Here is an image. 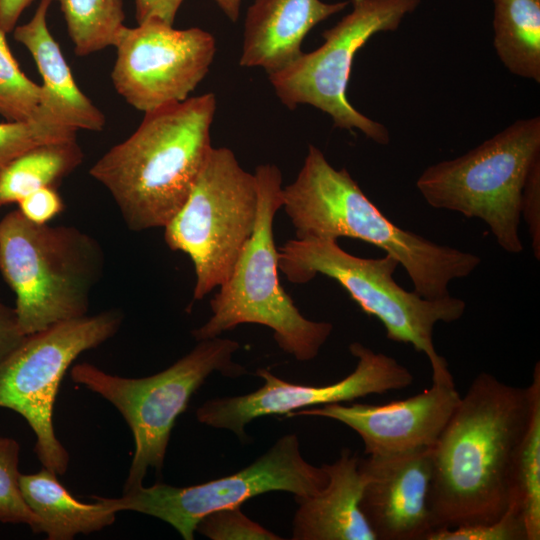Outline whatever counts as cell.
<instances>
[{
  "mask_svg": "<svg viewBox=\"0 0 540 540\" xmlns=\"http://www.w3.org/2000/svg\"><path fill=\"white\" fill-rule=\"evenodd\" d=\"M184 0H135L137 23L158 19L173 25L177 11Z\"/></svg>",
  "mask_w": 540,
  "mask_h": 540,
  "instance_id": "cell-32",
  "label": "cell"
},
{
  "mask_svg": "<svg viewBox=\"0 0 540 540\" xmlns=\"http://www.w3.org/2000/svg\"><path fill=\"white\" fill-rule=\"evenodd\" d=\"M352 10L322 33L323 44L302 53L293 63L268 75L280 101L289 109L311 105L328 114L337 128L359 130L370 140L386 145L385 125L355 109L346 92L354 57L375 34L398 29L421 0H350Z\"/></svg>",
  "mask_w": 540,
  "mask_h": 540,
  "instance_id": "cell-11",
  "label": "cell"
},
{
  "mask_svg": "<svg viewBox=\"0 0 540 540\" xmlns=\"http://www.w3.org/2000/svg\"><path fill=\"white\" fill-rule=\"evenodd\" d=\"M540 159V117L519 119L465 154L427 167L416 181L433 208L478 218L510 254L519 234L523 188Z\"/></svg>",
  "mask_w": 540,
  "mask_h": 540,
  "instance_id": "cell-7",
  "label": "cell"
},
{
  "mask_svg": "<svg viewBox=\"0 0 540 540\" xmlns=\"http://www.w3.org/2000/svg\"><path fill=\"white\" fill-rule=\"evenodd\" d=\"M77 130L41 113L27 121L0 123V173L17 156L46 142L76 139Z\"/></svg>",
  "mask_w": 540,
  "mask_h": 540,
  "instance_id": "cell-26",
  "label": "cell"
},
{
  "mask_svg": "<svg viewBox=\"0 0 540 540\" xmlns=\"http://www.w3.org/2000/svg\"><path fill=\"white\" fill-rule=\"evenodd\" d=\"M426 540H528L522 512L511 500L506 512L496 521L442 528Z\"/></svg>",
  "mask_w": 540,
  "mask_h": 540,
  "instance_id": "cell-28",
  "label": "cell"
},
{
  "mask_svg": "<svg viewBox=\"0 0 540 540\" xmlns=\"http://www.w3.org/2000/svg\"><path fill=\"white\" fill-rule=\"evenodd\" d=\"M350 1L254 0L248 8L239 65L259 67L268 75L293 63L303 52L306 35L344 10Z\"/></svg>",
  "mask_w": 540,
  "mask_h": 540,
  "instance_id": "cell-17",
  "label": "cell"
},
{
  "mask_svg": "<svg viewBox=\"0 0 540 540\" xmlns=\"http://www.w3.org/2000/svg\"><path fill=\"white\" fill-rule=\"evenodd\" d=\"M461 396L454 380L432 382L429 389L384 405L325 404L290 412L287 416H318L354 430L367 456H388L432 448Z\"/></svg>",
  "mask_w": 540,
  "mask_h": 540,
  "instance_id": "cell-15",
  "label": "cell"
},
{
  "mask_svg": "<svg viewBox=\"0 0 540 540\" xmlns=\"http://www.w3.org/2000/svg\"><path fill=\"white\" fill-rule=\"evenodd\" d=\"M530 410L529 387L486 372L474 378L431 450L434 530L493 522L506 512Z\"/></svg>",
  "mask_w": 540,
  "mask_h": 540,
  "instance_id": "cell-1",
  "label": "cell"
},
{
  "mask_svg": "<svg viewBox=\"0 0 540 540\" xmlns=\"http://www.w3.org/2000/svg\"><path fill=\"white\" fill-rule=\"evenodd\" d=\"M258 210L253 234L230 276L211 299L212 316L192 331L197 341L218 337L241 324L273 330L278 346L298 361H310L329 338L333 325L305 318L283 289L273 223L282 208V174L274 164L259 165Z\"/></svg>",
  "mask_w": 540,
  "mask_h": 540,
  "instance_id": "cell-6",
  "label": "cell"
},
{
  "mask_svg": "<svg viewBox=\"0 0 540 540\" xmlns=\"http://www.w3.org/2000/svg\"><path fill=\"white\" fill-rule=\"evenodd\" d=\"M25 338L20 331L15 309L0 301V362Z\"/></svg>",
  "mask_w": 540,
  "mask_h": 540,
  "instance_id": "cell-33",
  "label": "cell"
},
{
  "mask_svg": "<svg viewBox=\"0 0 540 540\" xmlns=\"http://www.w3.org/2000/svg\"><path fill=\"white\" fill-rule=\"evenodd\" d=\"M521 217L524 218L531 237L534 257L540 260V159L527 176L521 203Z\"/></svg>",
  "mask_w": 540,
  "mask_h": 540,
  "instance_id": "cell-30",
  "label": "cell"
},
{
  "mask_svg": "<svg viewBox=\"0 0 540 540\" xmlns=\"http://www.w3.org/2000/svg\"><path fill=\"white\" fill-rule=\"evenodd\" d=\"M78 56L113 46L124 25L122 0H57Z\"/></svg>",
  "mask_w": 540,
  "mask_h": 540,
  "instance_id": "cell-24",
  "label": "cell"
},
{
  "mask_svg": "<svg viewBox=\"0 0 540 540\" xmlns=\"http://www.w3.org/2000/svg\"><path fill=\"white\" fill-rule=\"evenodd\" d=\"M328 481L324 469L307 462L296 434L279 438L262 456L234 474L205 483L176 487L156 483L123 492L119 498L103 497L117 512L134 511L170 524L185 540H193L198 522L223 508L240 507L266 492L285 491L295 499L322 490Z\"/></svg>",
  "mask_w": 540,
  "mask_h": 540,
  "instance_id": "cell-12",
  "label": "cell"
},
{
  "mask_svg": "<svg viewBox=\"0 0 540 540\" xmlns=\"http://www.w3.org/2000/svg\"><path fill=\"white\" fill-rule=\"evenodd\" d=\"M104 264L100 243L77 227L35 224L18 209L0 220V273L25 336L87 315Z\"/></svg>",
  "mask_w": 540,
  "mask_h": 540,
  "instance_id": "cell-4",
  "label": "cell"
},
{
  "mask_svg": "<svg viewBox=\"0 0 540 540\" xmlns=\"http://www.w3.org/2000/svg\"><path fill=\"white\" fill-rule=\"evenodd\" d=\"M0 438H1V436H0Z\"/></svg>",
  "mask_w": 540,
  "mask_h": 540,
  "instance_id": "cell-36",
  "label": "cell"
},
{
  "mask_svg": "<svg viewBox=\"0 0 540 540\" xmlns=\"http://www.w3.org/2000/svg\"><path fill=\"white\" fill-rule=\"evenodd\" d=\"M52 2L40 0L30 21L13 30L15 40L30 52L42 78L38 112L77 131L100 132L106 123L105 115L80 90L49 31L47 13Z\"/></svg>",
  "mask_w": 540,
  "mask_h": 540,
  "instance_id": "cell-19",
  "label": "cell"
},
{
  "mask_svg": "<svg viewBox=\"0 0 540 540\" xmlns=\"http://www.w3.org/2000/svg\"><path fill=\"white\" fill-rule=\"evenodd\" d=\"M19 485L48 540H71L78 534L102 530L114 523L118 513L101 496H91L95 503L77 500L46 467L34 474H20Z\"/></svg>",
  "mask_w": 540,
  "mask_h": 540,
  "instance_id": "cell-20",
  "label": "cell"
},
{
  "mask_svg": "<svg viewBox=\"0 0 540 540\" xmlns=\"http://www.w3.org/2000/svg\"><path fill=\"white\" fill-rule=\"evenodd\" d=\"M83 158L76 139L46 142L28 149L0 173V207L18 203L38 189L55 187Z\"/></svg>",
  "mask_w": 540,
  "mask_h": 540,
  "instance_id": "cell-22",
  "label": "cell"
},
{
  "mask_svg": "<svg viewBox=\"0 0 540 540\" xmlns=\"http://www.w3.org/2000/svg\"><path fill=\"white\" fill-rule=\"evenodd\" d=\"M360 457L349 448L339 458L323 464L326 486L315 495L295 499L294 540H376L361 508L366 478L359 468Z\"/></svg>",
  "mask_w": 540,
  "mask_h": 540,
  "instance_id": "cell-18",
  "label": "cell"
},
{
  "mask_svg": "<svg viewBox=\"0 0 540 540\" xmlns=\"http://www.w3.org/2000/svg\"><path fill=\"white\" fill-rule=\"evenodd\" d=\"M239 348L219 336L201 340L170 367L142 378L112 375L86 362L71 368V379L112 403L131 429L135 450L123 492L142 486L149 468L161 472L176 419L213 372L233 378L247 372L233 361Z\"/></svg>",
  "mask_w": 540,
  "mask_h": 540,
  "instance_id": "cell-8",
  "label": "cell"
},
{
  "mask_svg": "<svg viewBox=\"0 0 540 540\" xmlns=\"http://www.w3.org/2000/svg\"><path fill=\"white\" fill-rule=\"evenodd\" d=\"M113 46L111 78L117 93L144 113L189 98L209 71L214 36L198 27L175 29L158 19L123 25Z\"/></svg>",
  "mask_w": 540,
  "mask_h": 540,
  "instance_id": "cell-13",
  "label": "cell"
},
{
  "mask_svg": "<svg viewBox=\"0 0 540 540\" xmlns=\"http://www.w3.org/2000/svg\"><path fill=\"white\" fill-rule=\"evenodd\" d=\"M529 385L531 410L513 466L512 499L517 502L528 540L540 539V363Z\"/></svg>",
  "mask_w": 540,
  "mask_h": 540,
  "instance_id": "cell-23",
  "label": "cell"
},
{
  "mask_svg": "<svg viewBox=\"0 0 540 540\" xmlns=\"http://www.w3.org/2000/svg\"><path fill=\"white\" fill-rule=\"evenodd\" d=\"M432 448L359 459L366 478L360 508L376 540H426Z\"/></svg>",
  "mask_w": 540,
  "mask_h": 540,
  "instance_id": "cell-16",
  "label": "cell"
},
{
  "mask_svg": "<svg viewBox=\"0 0 540 540\" xmlns=\"http://www.w3.org/2000/svg\"><path fill=\"white\" fill-rule=\"evenodd\" d=\"M257 210L255 175L231 149L213 147L185 203L164 227L167 246L194 265V300L228 279L253 234Z\"/></svg>",
  "mask_w": 540,
  "mask_h": 540,
  "instance_id": "cell-9",
  "label": "cell"
},
{
  "mask_svg": "<svg viewBox=\"0 0 540 540\" xmlns=\"http://www.w3.org/2000/svg\"><path fill=\"white\" fill-rule=\"evenodd\" d=\"M282 208L296 239H358L393 256L414 291L428 299L450 295L455 279L469 276L479 256L437 244L397 226L365 195L346 168L335 169L310 144L296 179L282 188Z\"/></svg>",
  "mask_w": 540,
  "mask_h": 540,
  "instance_id": "cell-3",
  "label": "cell"
},
{
  "mask_svg": "<svg viewBox=\"0 0 540 540\" xmlns=\"http://www.w3.org/2000/svg\"><path fill=\"white\" fill-rule=\"evenodd\" d=\"M20 445L12 438H0V522L26 524L41 533L39 517L26 503L19 485Z\"/></svg>",
  "mask_w": 540,
  "mask_h": 540,
  "instance_id": "cell-27",
  "label": "cell"
},
{
  "mask_svg": "<svg viewBox=\"0 0 540 540\" xmlns=\"http://www.w3.org/2000/svg\"><path fill=\"white\" fill-rule=\"evenodd\" d=\"M18 210L29 221L35 224H48L64 209V203L55 187L38 189L18 203Z\"/></svg>",
  "mask_w": 540,
  "mask_h": 540,
  "instance_id": "cell-31",
  "label": "cell"
},
{
  "mask_svg": "<svg viewBox=\"0 0 540 540\" xmlns=\"http://www.w3.org/2000/svg\"><path fill=\"white\" fill-rule=\"evenodd\" d=\"M213 93L144 113L138 128L90 168L127 227L164 228L188 198L212 150Z\"/></svg>",
  "mask_w": 540,
  "mask_h": 540,
  "instance_id": "cell-2",
  "label": "cell"
},
{
  "mask_svg": "<svg viewBox=\"0 0 540 540\" xmlns=\"http://www.w3.org/2000/svg\"><path fill=\"white\" fill-rule=\"evenodd\" d=\"M34 0H0V29L9 33L16 27L23 11Z\"/></svg>",
  "mask_w": 540,
  "mask_h": 540,
  "instance_id": "cell-34",
  "label": "cell"
},
{
  "mask_svg": "<svg viewBox=\"0 0 540 540\" xmlns=\"http://www.w3.org/2000/svg\"><path fill=\"white\" fill-rule=\"evenodd\" d=\"M196 531L212 540H281L259 523L247 517L240 507L213 511L198 522Z\"/></svg>",
  "mask_w": 540,
  "mask_h": 540,
  "instance_id": "cell-29",
  "label": "cell"
},
{
  "mask_svg": "<svg viewBox=\"0 0 540 540\" xmlns=\"http://www.w3.org/2000/svg\"><path fill=\"white\" fill-rule=\"evenodd\" d=\"M398 266L387 253L380 258L357 257L330 239L295 238L278 248V268L290 282L304 284L318 274L335 280L363 312L383 324L389 340L411 344L425 354L432 382L453 380L446 359L434 346V327L459 320L466 303L451 295L428 299L405 290L393 276Z\"/></svg>",
  "mask_w": 540,
  "mask_h": 540,
  "instance_id": "cell-5",
  "label": "cell"
},
{
  "mask_svg": "<svg viewBox=\"0 0 540 540\" xmlns=\"http://www.w3.org/2000/svg\"><path fill=\"white\" fill-rule=\"evenodd\" d=\"M493 45L506 69L540 83V0H493Z\"/></svg>",
  "mask_w": 540,
  "mask_h": 540,
  "instance_id": "cell-21",
  "label": "cell"
},
{
  "mask_svg": "<svg viewBox=\"0 0 540 540\" xmlns=\"http://www.w3.org/2000/svg\"><path fill=\"white\" fill-rule=\"evenodd\" d=\"M222 12L232 22L237 21L240 15V7L242 0H214Z\"/></svg>",
  "mask_w": 540,
  "mask_h": 540,
  "instance_id": "cell-35",
  "label": "cell"
},
{
  "mask_svg": "<svg viewBox=\"0 0 540 540\" xmlns=\"http://www.w3.org/2000/svg\"><path fill=\"white\" fill-rule=\"evenodd\" d=\"M124 316L110 309L56 323L23 341L0 362V408L20 414L36 436L43 467L63 475L69 453L55 434L53 409L61 381L76 358L112 338Z\"/></svg>",
  "mask_w": 540,
  "mask_h": 540,
  "instance_id": "cell-10",
  "label": "cell"
},
{
  "mask_svg": "<svg viewBox=\"0 0 540 540\" xmlns=\"http://www.w3.org/2000/svg\"><path fill=\"white\" fill-rule=\"evenodd\" d=\"M349 351L357 364L354 371L340 381L323 386L301 385L259 368L256 375L264 380L259 389L245 395L207 400L196 410V418L207 426L230 430L244 441L245 426L256 418L287 416L295 410L384 394L412 384L410 370L393 357L375 352L360 342L351 343Z\"/></svg>",
  "mask_w": 540,
  "mask_h": 540,
  "instance_id": "cell-14",
  "label": "cell"
},
{
  "mask_svg": "<svg viewBox=\"0 0 540 540\" xmlns=\"http://www.w3.org/2000/svg\"><path fill=\"white\" fill-rule=\"evenodd\" d=\"M5 35L0 29V115L7 121H27L37 116L42 87L23 73Z\"/></svg>",
  "mask_w": 540,
  "mask_h": 540,
  "instance_id": "cell-25",
  "label": "cell"
}]
</instances>
